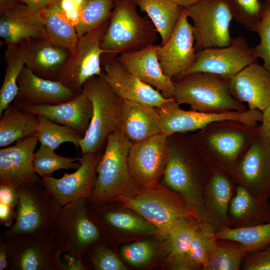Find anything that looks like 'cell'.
<instances>
[{
    "mask_svg": "<svg viewBox=\"0 0 270 270\" xmlns=\"http://www.w3.org/2000/svg\"><path fill=\"white\" fill-rule=\"evenodd\" d=\"M168 140L169 155L160 182L194 205L202 219V191L210 164L188 133L172 134Z\"/></svg>",
    "mask_w": 270,
    "mask_h": 270,
    "instance_id": "cell-1",
    "label": "cell"
},
{
    "mask_svg": "<svg viewBox=\"0 0 270 270\" xmlns=\"http://www.w3.org/2000/svg\"><path fill=\"white\" fill-rule=\"evenodd\" d=\"M260 124L235 120L214 121L191 134L196 146L210 164L231 173L259 134Z\"/></svg>",
    "mask_w": 270,
    "mask_h": 270,
    "instance_id": "cell-2",
    "label": "cell"
},
{
    "mask_svg": "<svg viewBox=\"0 0 270 270\" xmlns=\"http://www.w3.org/2000/svg\"><path fill=\"white\" fill-rule=\"evenodd\" d=\"M132 144L119 128L108 136L97 166L96 186L88 200L90 206L117 202L120 197L132 198L140 192L142 187L131 175L128 164Z\"/></svg>",
    "mask_w": 270,
    "mask_h": 270,
    "instance_id": "cell-3",
    "label": "cell"
},
{
    "mask_svg": "<svg viewBox=\"0 0 270 270\" xmlns=\"http://www.w3.org/2000/svg\"><path fill=\"white\" fill-rule=\"evenodd\" d=\"M118 202L148 220L166 237L169 231L180 221L200 218L198 210L180 194L160 182L142 186L132 198L120 197Z\"/></svg>",
    "mask_w": 270,
    "mask_h": 270,
    "instance_id": "cell-4",
    "label": "cell"
},
{
    "mask_svg": "<svg viewBox=\"0 0 270 270\" xmlns=\"http://www.w3.org/2000/svg\"><path fill=\"white\" fill-rule=\"evenodd\" d=\"M134 0H116L101 42L102 56L116 57L142 50L154 43L158 32L152 22L137 12Z\"/></svg>",
    "mask_w": 270,
    "mask_h": 270,
    "instance_id": "cell-5",
    "label": "cell"
},
{
    "mask_svg": "<svg viewBox=\"0 0 270 270\" xmlns=\"http://www.w3.org/2000/svg\"><path fill=\"white\" fill-rule=\"evenodd\" d=\"M176 100L191 110L208 113L244 112L247 109L230 94L229 80L210 72H195L172 79Z\"/></svg>",
    "mask_w": 270,
    "mask_h": 270,
    "instance_id": "cell-6",
    "label": "cell"
},
{
    "mask_svg": "<svg viewBox=\"0 0 270 270\" xmlns=\"http://www.w3.org/2000/svg\"><path fill=\"white\" fill-rule=\"evenodd\" d=\"M82 92L92 102V115L80 142L82 154L103 151L108 136L119 128L122 98L112 90L104 73L86 80Z\"/></svg>",
    "mask_w": 270,
    "mask_h": 270,
    "instance_id": "cell-7",
    "label": "cell"
},
{
    "mask_svg": "<svg viewBox=\"0 0 270 270\" xmlns=\"http://www.w3.org/2000/svg\"><path fill=\"white\" fill-rule=\"evenodd\" d=\"M19 201L13 224L0 237L52 234L62 206L43 184L18 190Z\"/></svg>",
    "mask_w": 270,
    "mask_h": 270,
    "instance_id": "cell-8",
    "label": "cell"
},
{
    "mask_svg": "<svg viewBox=\"0 0 270 270\" xmlns=\"http://www.w3.org/2000/svg\"><path fill=\"white\" fill-rule=\"evenodd\" d=\"M88 200L80 199L63 206L52 234L57 254L82 256L102 240L100 232L90 218Z\"/></svg>",
    "mask_w": 270,
    "mask_h": 270,
    "instance_id": "cell-9",
    "label": "cell"
},
{
    "mask_svg": "<svg viewBox=\"0 0 270 270\" xmlns=\"http://www.w3.org/2000/svg\"><path fill=\"white\" fill-rule=\"evenodd\" d=\"M108 24V20L78 38L75 51L71 53L55 80L79 94L86 80L102 74L100 66L104 52L100 45Z\"/></svg>",
    "mask_w": 270,
    "mask_h": 270,
    "instance_id": "cell-10",
    "label": "cell"
},
{
    "mask_svg": "<svg viewBox=\"0 0 270 270\" xmlns=\"http://www.w3.org/2000/svg\"><path fill=\"white\" fill-rule=\"evenodd\" d=\"M185 8L193 22L196 52L232 43L230 26L233 16L225 0H200Z\"/></svg>",
    "mask_w": 270,
    "mask_h": 270,
    "instance_id": "cell-11",
    "label": "cell"
},
{
    "mask_svg": "<svg viewBox=\"0 0 270 270\" xmlns=\"http://www.w3.org/2000/svg\"><path fill=\"white\" fill-rule=\"evenodd\" d=\"M257 61L253 48L249 46L244 37L238 36L233 38L228 46L197 52L192 66L176 78L195 72H206L230 81L244 68Z\"/></svg>",
    "mask_w": 270,
    "mask_h": 270,
    "instance_id": "cell-12",
    "label": "cell"
},
{
    "mask_svg": "<svg viewBox=\"0 0 270 270\" xmlns=\"http://www.w3.org/2000/svg\"><path fill=\"white\" fill-rule=\"evenodd\" d=\"M117 202L90 207V218L99 228L102 240L112 246L126 236L159 234L156 227L131 210L117 204Z\"/></svg>",
    "mask_w": 270,
    "mask_h": 270,
    "instance_id": "cell-13",
    "label": "cell"
},
{
    "mask_svg": "<svg viewBox=\"0 0 270 270\" xmlns=\"http://www.w3.org/2000/svg\"><path fill=\"white\" fill-rule=\"evenodd\" d=\"M2 238L8 250V270H60L52 234Z\"/></svg>",
    "mask_w": 270,
    "mask_h": 270,
    "instance_id": "cell-14",
    "label": "cell"
},
{
    "mask_svg": "<svg viewBox=\"0 0 270 270\" xmlns=\"http://www.w3.org/2000/svg\"><path fill=\"white\" fill-rule=\"evenodd\" d=\"M240 185L256 197L270 199V144L260 134L230 173Z\"/></svg>",
    "mask_w": 270,
    "mask_h": 270,
    "instance_id": "cell-15",
    "label": "cell"
},
{
    "mask_svg": "<svg viewBox=\"0 0 270 270\" xmlns=\"http://www.w3.org/2000/svg\"><path fill=\"white\" fill-rule=\"evenodd\" d=\"M174 98L157 108L160 120L162 133L170 136L174 133H188L200 130L214 121L235 120L254 124L258 118L256 110L232 111L222 113H208L184 110Z\"/></svg>",
    "mask_w": 270,
    "mask_h": 270,
    "instance_id": "cell-16",
    "label": "cell"
},
{
    "mask_svg": "<svg viewBox=\"0 0 270 270\" xmlns=\"http://www.w3.org/2000/svg\"><path fill=\"white\" fill-rule=\"evenodd\" d=\"M103 151L88 152L78 158L80 165L72 174L64 173L56 178L52 176L42 178L48 190L62 206L80 199L89 200L94 191L97 179V166Z\"/></svg>",
    "mask_w": 270,
    "mask_h": 270,
    "instance_id": "cell-17",
    "label": "cell"
},
{
    "mask_svg": "<svg viewBox=\"0 0 270 270\" xmlns=\"http://www.w3.org/2000/svg\"><path fill=\"white\" fill-rule=\"evenodd\" d=\"M168 155V136L162 133L133 143L127 160L130 173L141 187L160 182Z\"/></svg>",
    "mask_w": 270,
    "mask_h": 270,
    "instance_id": "cell-18",
    "label": "cell"
},
{
    "mask_svg": "<svg viewBox=\"0 0 270 270\" xmlns=\"http://www.w3.org/2000/svg\"><path fill=\"white\" fill-rule=\"evenodd\" d=\"M184 8L167 42L156 45L157 57L164 74L173 79L184 74L194 62L196 51L192 25Z\"/></svg>",
    "mask_w": 270,
    "mask_h": 270,
    "instance_id": "cell-19",
    "label": "cell"
},
{
    "mask_svg": "<svg viewBox=\"0 0 270 270\" xmlns=\"http://www.w3.org/2000/svg\"><path fill=\"white\" fill-rule=\"evenodd\" d=\"M36 135L21 139L0 149V184L18 190L40 182L34 165Z\"/></svg>",
    "mask_w": 270,
    "mask_h": 270,
    "instance_id": "cell-20",
    "label": "cell"
},
{
    "mask_svg": "<svg viewBox=\"0 0 270 270\" xmlns=\"http://www.w3.org/2000/svg\"><path fill=\"white\" fill-rule=\"evenodd\" d=\"M238 185L230 173L210 164L202 191V220L212 226L215 233L228 227V210Z\"/></svg>",
    "mask_w": 270,
    "mask_h": 270,
    "instance_id": "cell-21",
    "label": "cell"
},
{
    "mask_svg": "<svg viewBox=\"0 0 270 270\" xmlns=\"http://www.w3.org/2000/svg\"><path fill=\"white\" fill-rule=\"evenodd\" d=\"M104 76L114 92L122 99L158 108L170 100L156 88L126 70L116 57L102 56Z\"/></svg>",
    "mask_w": 270,
    "mask_h": 270,
    "instance_id": "cell-22",
    "label": "cell"
},
{
    "mask_svg": "<svg viewBox=\"0 0 270 270\" xmlns=\"http://www.w3.org/2000/svg\"><path fill=\"white\" fill-rule=\"evenodd\" d=\"M26 66L37 76L56 80L71 52L48 39L31 38L15 44Z\"/></svg>",
    "mask_w": 270,
    "mask_h": 270,
    "instance_id": "cell-23",
    "label": "cell"
},
{
    "mask_svg": "<svg viewBox=\"0 0 270 270\" xmlns=\"http://www.w3.org/2000/svg\"><path fill=\"white\" fill-rule=\"evenodd\" d=\"M18 84V90L12 103L20 106L59 104L78 95L60 82L41 78L25 66Z\"/></svg>",
    "mask_w": 270,
    "mask_h": 270,
    "instance_id": "cell-24",
    "label": "cell"
},
{
    "mask_svg": "<svg viewBox=\"0 0 270 270\" xmlns=\"http://www.w3.org/2000/svg\"><path fill=\"white\" fill-rule=\"evenodd\" d=\"M116 58L129 72L151 86L167 98H174L172 79L163 72L156 54V45L142 50L120 54Z\"/></svg>",
    "mask_w": 270,
    "mask_h": 270,
    "instance_id": "cell-25",
    "label": "cell"
},
{
    "mask_svg": "<svg viewBox=\"0 0 270 270\" xmlns=\"http://www.w3.org/2000/svg\"><path fill=\"white\" fill-rule=\"evenodd\" d=\"M231 95L248 104L249 110L262 112L270 104V72L257 62L248 65L229 82Z\"/></svg>",
    "mask_w": 270,
    "mask_h": 270,
    "instance_id": "cell-26",
    "label": "cell"
},
{
    "mask_svg": "<svg viewBox=\"0 0 270 270\" xmlns=\"http://www.w3.org/2000/svg\"><path fill=\"white\" fill-rule=\"evenodd\" d=\"M0 36L7 46L31 38L48 39L40 12H33L18 2L0 14Z\"/></svg>",
    "mask_w": 270,
    "mask_h": 270,
    "instance_id": "cell-27",
    "label": "cell"
},
{
    "mask_svg": "<svg viewBox=\"0 0 270 270\" xmlns=\"http://www.w3.org/2000/svg\"><path fill=\"white\" fill-rule=\"evenodd\" d=\"M20 107L56 123L69 126L83 136L88 129L92 115V102L83 92L59 104Z\"/></svg>",
    "mask_w": 270,
    "mask_h": 270,
    "instance_id": "cell-28",
    "label": "cell"
},
{
    "mask_svg": "<svg viewBox=\"0 0 270 270\" xmlns=\"http://www.w3.org/2000/svg\"><path fill=\"white\" fill-rule=\"evenodd\" d=\"M118 128L132 144L162 133L157 108L122 99Z\"/></svg>",
    "mask_w": 270,
    "mask_h": 270,
    "instance_id": "cell-29",
    "label": "cell"
},
{
    "mask_svg": "<svg viewBox=\"0 0 270 270\" xmlns=\"http://www.w3.org/2000/svg\"><path fill=\"white\" fill-rule=\"evenodd\" d=\"M228 227L240 228L270 222V200L260 199L238 185L228 210Z\"/></svg>",
    "mask_w": 270,
    "mask_h": 270,
    "instance_id": "cell-30",
    "label": "cell"
},
{
    "mask_svg": "<svg viewBox=\"0 0 270 270\" xmlns=\"http://www.w3.org/2000/svg\"><path fill=\"white\" fill-rule=\"evenodd\" d=\"M0 117V148L36 134L38 116L14 103L4 110Z\"/></svg>",
    "mask_w": 270,
    "mask_h": 270,
    "instance_id": "cell-31",
    "label": "cell"
},
{
    "mask_svg": "<svg viewBox=\"0 0 270 270\" xmlns=\"http://www.w3.org/2000/svg\"><path fill=\"white\" fill-rule=\"evenodd\" d=\"M40 13L48 40L58 47L74 52L78 36L75 26L64 12L60 0H55Z\"/></svg>",
    "mask_w": 270,
    "mask_h": 270,
    "instance_id": "cell-32",
    "label": "cell"
},
{
    "mask_svg": "<svg viewBox=\"0 0 270 270\" xmlns=\"http://www.w3.org/2000/svg\"><path fill=\"white\" fill-rule=\"evenodd\" d=\"M141 12H146L165 44L175 28L183 8L172 0H134Z\"/></svg>",
    "mask_w": 270,
    "mask_h": 270,
    "instance_id": "cell-33",
    "label": "cell"
},
{
    "mask_svg": "<svg viewBox=\"0 0 270 270\" xmlns=\"http://www.w3.org/2000/svg\"><path fill=\"white\" fill-rule=\"evenodd\" d=\"M240 242L216 238L212 253L202 270H238L247 254Z\"/></svg>",
    "mask_w": 270,
    "mask_h": 270,
    "instance_id": "cell-34",
    "label": "cell"
},
{
    "mask_svg": "<svg viewBox=\"0 0 270 270\" xmlns=\"http://www.w3.org/2000/svg\"><path fill=\"white\" fill-rule=\"evenodd\" d=\"M215 236L236 241L242 245L248 254H250L270 244V222L240 228L224 227L216 232Z\"/></svg>",
    "mask_w": 270,
    "mask_h": 270,
    "instance_id": "cell-35",
    "label": "cell"
},
{
    "mask_svg": "<svg viewBox=\"0 0 270 270\" xmlns=\"http://www.w3.org/2000/svg\"><path fill=\"white\" fill-rule=\"evenodd\" d=\"M116 0H82L75 28L78 38L108 20Z\"/></svg>",
    "mask_w": 270,
    "mask_h": 270,
    "instance_id": "cell-36",
    "label": "cell"
},
{
    "mask_svg": "<svg viewBox=\"0 0 270 270\" xmlns=\"http://www.w3.org/2000/svg\"><path fill=\"white\" fill-rule=\"evenodd\" d=\"M4 60L6 67L0 89V116L4 110L13 102L17 95L18 90V78L25 66L15 45L6 46Z\"/></svg>",
    "mask_w": 270,
    "mask_h": 270,
    "instance_id": "cell-37",
    "label": "cell"
},
{
    "mask_svg": "<svg viewBox=\"0 0 270 270\" xmlns=\"http://www.w3.org/2000/svg\"><path fill=\"white\" fill-rule=\"evenodd\" d=\"M38 120L36 135L40 144L55 150L61 144L68 142L76 148H80V140L84 136L74 129L56 123L42 116H38Z\"/></svg>",
    "mask_w": 270,
    "mask_h": 270,
    "instance_id": "cell-38",
    "label": "cell"
},
{
    "mask_svg": "<svg viewBox=\"0 0 270 270\" xmlns=\"http://www.w3.org/2000/svg\"><path fill=\"white\" fill-rule=\"evenodd\" d=\"M216 239L212 226L202 219L200 228L184 255L191 270H202L212 253Z\"/></svg>",
    "mask_w": 270,
    "mask_h": 270,
    "instance_id": "cell-39",
    "label": "cell"
},
{
    "mask_svg": "<svg viewBox=\"0 0 270 270\" xmlns=\"http://www.w3.org/2000/svg\"><path fill=\"white\" fill-rule=\"evenodd\" d=\"M202 219L193 218L184 219L174 226L168 232V255L167 260L185 255L198 231Z\"/></svg>",
    "mask_w": 270,
    "mask_h": 270,
    "instance_id": "cell-40",
    "label": "cell"
},
{
    "mask_svg": "<svg viewBox=\"0 0 270 270\" xmlns=\"http://www.w3.org/2000/svg\"><path fill=\"white\" fill-rule=\"evenodd\" d=\"M112 246L102 240L85 252L81 258L86 270H128Z\"/></svg>",
    "mask_w": 270,
    "mask_h": 270,
    "instance_id": "cell-41",
    "label": "cell"
},
{
    "mask_svg": "<svg viewBox=\"0 0 270 270\" xmlns=\"http://www.w3.org/2000/svg\"><path fill=\"white\" fill-rule=\"evenodd\" d=\"M78 160V158L60 156L54 150L40 144L34 152V165L36 172L42 178L52 176L53 172L60 169L77 170L80 165Z\"/></svg>",
    "mask_w": 270,
    "mask_h": 270,
    "instance_id": "cell-42",
    "label": "cell"
},
{
    "mask_svg": "<svg viewBox=\"0 0 270 270\" xmlns=\"http://www.w3.org/2000/svg\"><path fill=\"white\" fill-rule=\"evenodd\" d=\"M233 18L250 31L260 22L262 11V0H225Z\"/></svg>",
    "mask_w": 270,
    "mask_h": 270,
    "instance_id": "cell-43",
    "label": "cell"
},
{
    "mask_svg": "<svg viewBox=\"0 0 270 270\" xmlns=\"http://www.w3.org/2000/svg\"><path fill=\"white\" fill-rule=\"evenodd\" d=\"M252 32L260 38V44L253 47L254 56L262 60L263 66L270 72V0L262 2L260 20Z\"/></svg>",
    "mask_w": 270,
    "mask_h": 270,
    "instance_id": "cell-44",
    "label": "cell"
},
{
    "mask_svg": "<svg viewBox=\"0 0 270 270\" xmlns=\"http://www.w3.org/2000/svg\"><path fill=\"white\" fill-rule=\"evenodd\" d=\"M155 252L154 242L146 240L124 246L120 252L124 258L131 265L142 266L150 261Z\"/></svg>",
    "mask_w": 270,
    "mask_h": 270,
    "instance_id": "cell-45",
    "label": "cell"
},
{
    "mask_svg": "<svg viewBox=\"0 0 270 270\" xmlns=\"http://www.w3.org/2000/svg\"><path fill=\"white\" fill-rule=\"evenodd\" d=\"M240 270H270V244L260 250L247 254Z\"/></svg>",
    "mask_w": 270,
    "mask_h": 270,
    "instance_id": "cell-46",
    "label": "cell"
},
{
    "mask_svg": "<svg viewBox=\"0 0 270 270\" xmlns=\"http://www.w3.org/2000/svg\"><path fill=\"white\" fill-rule=\"evenodd\" d=\"M18 201V190L8 186L0 184V202L17 210Z\"/></svg>",
    "mask_w": 270,
    "mask_h": 270,
    "instance_id": "cell-47",
    "label": "cell"
},
{
    "mask_svg": "<svg viewBox=\"0 0 270 270\" xmlns=\"http://www.w3.org/2000/svg\"><path fill=\"white\" fill-rule=\"evenodd\" d=\"M16 210L0 202V224L7 228L11 226L16 218Z\"/></svg>",
    "mask_w": 270,
    "mask_h": 270,
    "instance_id": "cell-48",
    "label": "cell"
},
{
    "mask_svg": "<svg viewBox=\"0 0 270 270\" xmlns=\"http://www.w3.org/2000/svg\"><path fill=\"white\" fill-rule=\"evenodd\" d=\"M262 112V119L259 126V134L270 144V104Z\"/></svg>",
    "mask_w": 270,
    "mask_h": 270,
    "instance_id": "cell-49",
    "label": "cell"
},
{
    "mask_svg": "<svg viewBox=\"0 0 270 270\" xmlns=\"http://www.w3.org/2000/svg\"><path fill=\"white\" fill-rule=\"evenodd\" d=\"M55 0H20V3L34 12H41Z\"/></svg>",
    "mask_w": 270,
    "mask_h": 270,
    "instance_id": "cell-50",
    "label": "cell"
},
{
    "mask_svg": "<svg viewBox=\"0 0 270 270\" xmlns=\"http://www.w3.org/2000/svg\"><path fill=\"white\" fill-rule=\"evenodd\" d=\"M8 252L6 246L3 240H0V270H8Z\"/></svg>",
    "mask_w": 270,
    "mask_h": 270,
    "instance_id": "cell-51",
    "label": "cell"
},
{
    "mask_svg": "<svg viewBox=\"0 0 270 270\" xmlns=\"http://www.w3.org/2000/svg\"><path fill=\"white\" fill-rule=\"evenodd\" d=\"M20 1V0H0V14Z\"/></svg>",
    "mask_w": 270,
    "mask_h": 270,
    "instance_id": "cell-52",
    "label": "cell"
},
{
    "mask_svg": "<svg viewBox=\"0 0 270 270\" xmlns=\"http://www.w3.org/2000/svg\"><path fill=\"white\" fill-rule=\"evenodd\" d=\"M183 8H187L196 4L200 0H172Z\"/></svg>",
    "mask_w": 270,
    "mask_h": 270,
    "instance_id": "cell-53",
    "label": "cell"
},
{
    "mask_svg": "<svg viewBox=\"0 0 270 270\" xmlns=\"http://www.w3.org/2000/svg\"></svg>",
    "mask_w": 270,
    "mask_h": 270,
    "instance_id": "cell-54",
    "label": "cell"
},
{
    "mask_svg": "<svg viewBox=\"0 0 270 270\" xmlns=\"http://www.w3.org/2000/svg\"></svg>",
    "mask_w": 270,
    "mask_h": 270,
    "instance_id": "cell-55",
    "label": "cell"
}]
</instances>
